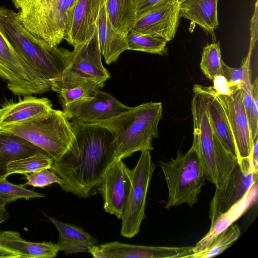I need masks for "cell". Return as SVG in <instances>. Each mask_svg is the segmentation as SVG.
<instances>
[{"label":"cell","mask_w":258,"mask_h":258,"mask_svg":"<svg viewBox=\"0 0 258 258\" xmlns=\"http://www.w3.org/2000/svg\"><path fill=\"white\" fill-rule=\"evenodd\" d=\"M71 120L75 140L50 170L62 180V190L88 198L98 192L105 172L117 160V146L107 128Z\"/></svg>","instance_id":"cell-1"},{"label":"cell","mask_w":258,"mask_h":258,"mask_svg":"<svg viewBox=\"0 0 258 258\" xmlns=\"http://www.w3.org/2000/svg\"><path fill=\"white\" fill-rule=\"evenodd\" d=\"M162 118V103L150 102L91 124L103 126L111 133L117 146V160L138 151L153 150L152 141L158 137V124Z\"/></svg>","instance_id":"cell-2"},{"label":"cell","mask_w":258,"mask_h":258,"mask_svg":"<svg viewBox=\"0 0 258 258\" xmlns=\"http://www.w3.org/2000/svg\"><path fill=\"white\" fill-rule=\"evenodd\" d=\"M0 31L24 61L49 80L59 76L69 63L71 51L46 47L26 30L17 13L5 7H0Z\"/></svg>","instance_id":"cell-3"},{"label":"cell","mask_w":258,"mask_h":258,"mask_svg":"<svg viewBox=\"0 0 258 258\" xmlns=\"http://www.w3.org/2000/svg\"><path fill=\"white\" fill-rule=\"evenodd\" d=\"M0 132L23 138L41 149L53 160L63 155L75 138L71 122L64 112L53 108L30 119L1 126Z\"/></svg>","instance_id":"cell-4"},{"label":"cell","mask_w":258,"mask_h":258,"mask_svg":"<svg viewBox=\"0 0 258 258\" xmlns=\"http://www.w3.org/2000/svg\"><path fill=\"white\" fill-rule=\"evenodd\" d=\"M168 189L165 208L186 204L192 207L197 203L205 178L197 143L193 140L190 149L183 154L178 151L175 158L160 161Z\"/></svg>","instance_id":"cell-5"},{"label":"cell","mask_w":258,"mask_h":258,"mask_svg":"<svg viewBox=\"0 0 258 258\" xmlns=\"http://www.w3.org/2000/svg\"><path fill=\"white\" fill-rule=\"evenodd\" d=\"M76 0H23L17 13L23 27L46 47L64 39L68 15Z\"/></svg>","instance_id":"cell-6"},{"label":"cell","mask_w":258,"mask_h":258,"mask_svg":"<svg viewBox=\"0 0 258 258\" xmlns=\"http://www.w3.org/2000/svg\"><path fill=\"white\" fill-rule=\"evenodd\" d=\"M110 78L102 62L96 26L91 37L71 51L69 63L63 72L49 81L51 90L57 93L88 81L105 83Z\"/></svg>","instance_id":"cell-7"},{"label":"cell","mask_w":258,"mask_h":258,"mask_svg":"<svg viewBox=\"0 0 258 258\" xmlns=\"http://www.w3.org/2000/svg\"><path fill=\"white\" fill-rule=\"evenodd\" d=\"M0 77L16 96L41 94L51 90L49 80L27 63L1 31Z\"/></svg>","instance_id":"cell-8"},{"label":"cell","mask_w":258,"mask_h":258,"mask_svg":"<svg viewBox=\"0 0 258 258\" xmlns=\"http://www.w3.org/2000/svg\"><path fill=\"white\" fill-rule=\"evenodd\" d=\"M141 152L136 166L130 171L131 186L121 218L120 234L127 238H132L139 233L141 224L146 217V196L155 168L150 151Z\"/></svg>","instance_id":"cell-9"},{"label":"cell","mask_w":258,"mask_h":258,"mask_svg":"<svg viewBox=\"0 0 258 258\" xmlns=\"http://www.w3.org/2000/svg\"><path fill=\"white\" fill-rule=\"evenodd\" d=\"M191 102L194 123V140L198 144L206 179L215 184L216 180L213 132L206 107L202 86L195 84Z\"/></svg>","instance_id":"cell-10"},{"label":"cell","mask_w":258,"mask_h":258,"mask_svg":"<svg viewBox=\"0 0 258 258\" xmlns=\"http://www.w3.org/2000/svg\"><path fill=\"white\" fill-rule=\"evenodd\" d=\"M226 188L215 192L210 204L209 218L212 222L221 214L239 201L252 185L257 181L251 155L238 159Z\"/></svg>","instance_id":"cell-11"},{"label":"cell","mask_w":258,"mask_h":258,"mask_svg":"<svg viewBox=\"0 0 258 258\" xmlns=\"http://www.w3.org/2000/svg\"><path fill=\"white\" fill-rule=\"evenodd\" d=\"M130 107L111 94L99 89L92 97L74 101L62 108L69 119L91 124L108 119Z\"/></svg>","instance_id":"cell-12"},{"label":"cell","mask_w":258,"mask_h":258,"mask_svg":"<svg viewBox=\"0 0 258 258\" xmlns=\"http://www.w3.org/2000/svg\"><path fill=\"white\" fill-rule=\"evenodd\" d=\"M179 6L173 0L163 1L137 15L132 29L170 41L174 38L178 27Z\"/></svg>","instance_id":"cell-13"},{"label":"cell","mask_w":258,"mask_h":258,"mask_svg":"<svg viewBox=\"0 0 258 258\" xmlns=\"http://www.w3.org/2000/svg\"><path fill=\"white\" fill-rule=\"evenodd\" d=\"M215 95L227 118L237 151L238 159L249 156L252 150L249 120L243 102L242 91L236 88L230 96Z\"/></svg>","instance_id":"cell-14"},{"label":"cell","mask_w":258,"mask_h":258,"mask_svg":"<svg viewBox=\"0 0 258 258\" xmlns=\"http://www.w3.org/2000/svg\"><path fill=\"white\" fill-rule=\"evenodd\" d=\"M129 169L122 160L115 161L105 172L99 187L104 210L121 219L131 186Z\"/></svg>","instance_id":"cell-15"},{"label":"cell","mask_w":258,"mask_h":258,"mask_svg":"<svg viewBox=\"0 0 258 258\" xmlns=\"http://www.w3.org/2000/svg\"><path fill=\"white\" fill-rule=\"evenodd\" d=\"M194 246L166 247L111 242L95 245L88 252L96 258H188Z\"/></svg>","instance_id":"cell-16"},{"label":"cell","mask_w":258,"mask_h":258,"mask_svg":"<svg viewBox=\"0 0 258 258\" xmlns=\"http://www.w3.org/2000/svg\"><path fill=\"white\" fill-rule=\"evenodd\" d=\"M106 0H76L69 11L64 39L74 48L92 36L102 5Z\"/></svg>","instance_id":"cell-17"},{"label":"cell","mask_w":258,"mask_h":258,"mask_svg":"<svg viewBox=\"0 0 258 258\" xmlns=\"http://www.w3.org/2000/svg\"><path fill=\"white\" fill-rule=\"evenodd\" d=\"M257 181L255 182L244 196L212 222L208 233L196 244L194 253L200 252L212 242L220 233L239 219L257 201Z\"/></svg>","instance_id":"cell-18"},{"label":"cell","mask_w":258,"mask_h":258,"mask_svg":"<svg viewBox=\"0 0 258 258\" xmlns=\"http://www.w3.org/2000/svg\"><path fill=\"white\" fill-rule=\"evenodd\" d=\"M52 109L51 102L47 98L25 96L18 102H8L0 108V126L30 119Z\"/></svg>","instance_id":"cell-19"},{"label":"cell","mask_w":258,"mask_h":258,"mask_svg":"<svg viewBox=\"0 0 258 258\" xmlns=\"http://www.w3.org/2000/svg\"><path fill=\"white\" fill-rule=\"evenodd\" d=\"M96 26L101 55L105 62L108 64L116 62L120 55L128 50L126 36L118 33L112 26L107 16L105 2L100 8Z\"/></svg>","instance_id":"cell-20"},{"label":"cell","mask_w":258,"mask_h":258,"mask_svg":"<svg viewBox=\"0 0 258 258\" xmlns=\"http://www.w3.org/2000/svg\"><path fill=\"white\" fill-rule=\"evenodd\" d=\"M0 245L18 253L23 258H51L59 251L56 243L28 241L14 231H0Z\"/></svg>","instance_id":"cell-21"},{"label":"cell","mask_w":258,"mask_h":258,"mask_svg":"<svg viewBox=\"0 0 258 258\" xmlns=\"http://www.w3.org/2000/svg\"><path fill=\"white\" fill-rule=\"evenodd\" d=\"M204 92L209 121L213 133L224 147L237 156L233 134L223 107L216 98L212 87L202 86Z\"/></svg>","instance_id":"cell-22"},{"label":"cell","mask_w":258,"mask_h":258,"mask_svg":"<svg viewBox=\"0 0 258 258\" xmlns=\"http://www.w3.org/2000/svg\"><path fill=\"white\" fill-rule=\"evenodd\" d=\"M56 228L58 233L57 245L59 251L66 254L83 252L96 245L97 240L80 227L66 223L47 216Z\"/></svg>","instance_id":"cell-23"},{"label":"cell","mask_w":258,"mask_h":258,"mask_svg":"<svg viewBox=\"0 0 258 258\" xmlns=\"http://www.w3.org/2000/svg\"><path fill=\"white\" fill-rule=\"evenodd\" d=\"M218 0H186L180 4V17L198 24L215 38L218 26Z\"/></svg>","instance_id":"cell-24"},{"label":"cell","mask_w":258,"mask_h":258,"mask_svg":"<svg viewBox=\"0 0 258 258\" xmlns=\"http://www.w3.org/2000/svg\"><path fill=\"white\" fill-rule=\"evenodd\" d=\"M39 152L44 151L21 137L0 132V179L9 176V163Z\"/></svg>","instance_id":"cell-25"},{"label":"cell","mask_w":258,"mask_h":258,"mask_svg":"<svg viewBox=\"0 0 258 258\" xmlns=\"http://www.w3.org/2000/svg\"><path fill=\"white\" fill-rule=\"evenodd\" d=\"M107 16L114 29L126 36L137 15L135 0H106Z\"/></svg>","instance_id":"cell-26"},{"label":"cell","mask_w":258,"mask_h":258,"mask_svg":"<svg viewBox=\"0 0 258 258\" xmlns=\"http://www.w3.org/2000/svg\"><path fill=\"white\" fill-rule=\"evenodd\" d=\"M213 141L216 174L215 192H221L226 188L238 160L224 147L214 133Z\"/></svg>","instance_id":"cell-27"},{"label":"cell","mask_w":258,"mask_h":258,"mask_svg":"<svg viewBox=\"0 0 258 258\" xmlns=\"http://www.w3.org/2000/svg\"><path fill=\"white\" fill-rule=\"evenodd\" d=\"M128 50L163 55L166 51L167 41L154 35L144 34L131 29L127 33Z\"/></svg>","instance_id":"cell-28"},{"label":"cell","mask_w":258,"mask_h":258,"mask_svg":"<svg viewBox=\"0 0 258 258\" xmlns=\"http://www.w3.org/2000/svg\"><path fill=\"white\" fill-rule=\"evenodd\" d=\"M53 158L45 152H39L30 156L15 160L7 166L8 175L12 174H25L44 169H50Z\"/></svg>","instance_id":"cell-29"},{"label":"cell","mask_w":258,"mask_h":258,"mask_svg":"<svg viewBox=\"0 0 258 258\" xmlns=\"http://www.w3.org/2000/svg\"><path fill=\"white\" fill-rule=\"evenodd\" d=\"M240 233L239 227L232 224L218 235L204 249L192 254L189 258H208L219 255L236 241Z\"/></svg>","instance_id":"cell-30"},{"label":"cell","mask_w":258,"mask_h":258,"mask_svg":"<svg viewBox=\"0 0 258 258\" xmlns=\"http://www.w3.org/2000/svg\"><path fill=\"white\" fill-rule=\"evenodd\" d=\"M222 61L219 42H213L204 48L200 68L208 79L213 80L216 76L222 75Z\"/></svg>","instance_id":"cell-31"},{"label":"cell","mask_w":258,"mask_h":258,"mask_svg":"<svg viewBox=\"0 0 258 258\" xmlns=\"http://www.w3.org/2000/svg\"><path fill=\"white\" fill-rule=\"evenodd\" d=\"M45 196L26 188L24 184L10 182L7 178L0 179V205L5 207L9 203L17 200L43 198Z\"/></svg>","instance_id":"cell-32"},{"label":"cell","mask_w":258,"mask_h":258,"mask_svg":"<svg viewBox=\"0 0 258 258\" xmlns=\"http://www.w3.org/2000/svg\"><path fill=\"white\" fill-rule=\"evenodd\" d=\"M105 85V83L90 81L74 87L63 89L57 94L63 107L79 100L92 97L96 91Z\"/></svg>","instance_id":"cell-33"},{"label":"cell","mask_w":258,"mask_h":258,"mask_svg":"<svg viewBox=\"0 0 258 258\" xmlns=\"http://www.w3.org/2000/svg\"><path fill=\"white\" fill-rule=\"evenodd\" d=\"M27 182L24 185H28L33 187H44L52 183H56L61 186L62 180L53 171L44 169L36 172L25 173Z\"/></svg>","instance_id":"cell-34"},{"label":"cell","mask_w":258,"mask_h":258,"mask_svg":"<svg viewBox=\"0 0 258 258\" xmlns=\"http://www.w3.org/2000/svg\"><path fill=\"white\" fill-rule=\"evenodd\" d=\"M253 46L250 45L247 56L243 59L242 65L244 68V76L239 87L242 91L243 102L246 111L248 120L249 119L251 106L252 104V83H251V71L250 60Z\"/></svg>","instance_id":"cell-35"},{"label":"cell","mask_w":258,"mask_h":258,"mask_svg":"<svg viewBox=\"0 0 258 258\" xmlns=\"http://www.w3.org/2000/svg\"><path fill=\"white\" fill-rule=\"evenodd\" d=\"M252 104L249 119L251 136L253 141L257 136L258 127V79L252 83Z\"/></svg>","instance_id":"cell-36"},{"label":"cell","mask_w":258,"mask_h":258,"mask_svg":"<svg viewBox=\"0 0 258 258\" xmlns=\"http://www.w3.org/2000/svg\"><path fill=\"white\" fill-rule=\"evenodd\" d=\"M222 75L227 80L229 86L232 89L239 88L244 76L242 65L239 68H231L222 62Z\"/></svg>","instance_id":"cell-37"},{"label":"cell","mask_w":258,"mask_h":258,"mask_svg":"<svg viewBox=\"0 0 258 258\" xmlns=\"http://www.w3.org/2000/svg\"><path fill=\"white\" fill-rule=\"evenodd\" d=\"M213 81V86L212 87L217 94L230 96L236 89H232L230 87L227 80L222 75L216 76Z\"/></svg>","instance_id":"cell-38"},{"label":"cell","mask_w":258,"mask_h":258,"mask_svg":"<svg viewBox=\"0 0 258 258\" xmlns=\"http://www.w3.org/2000/svg\"><path fill=\"white\" fill-rule=\"evenodd\" d=\"M166 0H135L137 16ZM179 5L186 0H173Z\"/></svg>","instance_id":"cell-39"},{"label":"cell","mask_w":258,"mask_h":258,"mask_svg":"<svg viewBox=\"0 0 258 258\" xmlns=\"http://www.w3.org/2000/svg\"><path fill=\"white\" fill-rule=\"evenodd\" d=\"M0 257L1 258H20V254L0 245Z\"/></svg>","instance_id":"cell-40"},{"label":"cell","mask_w":258,"mask_h":258,"mask_svg":"<svg viewBox=\"0 0 258 258\" xmlns=\"http://www.w3.org/2000/svg\"><path fill=\"white\" fill-rule=\"evenodd\" d=\"M9 217V215L5 208L0 205V224L7 220Z\"/></svg>","instance_id":"cell-41"},{"label":"cell","mask_w":258,"mask_h":258,"mask_svg":"<svg viewBox=\"0 0 258 258\" xmlns=\"http://www.w3.org/2000/svg\"><path fill=\"white\" fill-rule=\"evenodd\" d=\"M22 1L23 0H12L14 5L17 9H19Z\"/></svg>","instance_id":"cell-42"}]
</instances>
